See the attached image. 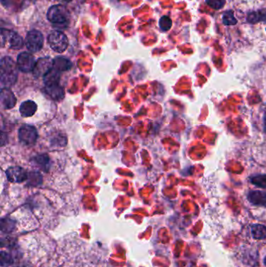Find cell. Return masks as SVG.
I'll use <instances>...</instances> for the list:
<instances>
[{
	"label": "cell",
	"mask_w": 266,
	"mask_h": 267,
	"mask_svg": "<svg viewBox=\"0 0 266 267\" xmlns=\"http://www.w3.org/2000/svg\"><path fill=\"white\" fill-rule=\"evenodd\" d=\"M37 104L31 100H27L22 102L20 106V113L23 118H30L35 114Z\"/></svg>",
	"instance_id": "cell-13"
},
{
	"label": "cell",
	"mask_w": 266,
	"mask_h": 267,
	"mask_svg": "<svg viewBox=\"0 0 266 267\" xmlns=\"http://www.w3.org/2000/svg\"><path fill=\"white\" fill-rule=\"evenodd\" d=\"M15 223L10 218H5L1 220V230L2 232L10 233L14 231Z\"/></svg>",
	"instance_id": "cell-20"
},
{
	"label": "cell",
	"mask_w": 266,
	"mask_h": 267,
	"mask_svg": "<svg viewBox=\"0 0 266 267\" xmlns=\"http://www.w3.org/2000/svg\"><path fill=\"white\" fill-rule=\"evenodd\" d=\"M10 2H11V0H1V3H2V6H5V7L10 6Z\"/></svg>",
	"instance_id": "cell-26"
},
{
	"label": "cell",
	"mask_w": 266,
	"mask_h": 267,
	"mask_svg": "<svg viewBox=\"0 0 266 267\" xmlns=\"http://www.w3.org/2000/svg\"><path fill=\"white\" fill-rule=\"evenodd\" d=\"M38 132L35 127L31 125H23L18 131V139L24 146H31L36 143Z\"/></svg>",
	"instance_id": "cell-4"
},
{
	"label": "cell",
	"mask_w": 266,
	"mask_h": 267,
	"mask_svg": "<svg viewBox=\"0 0 266 267\" xmlns=\"http://www.w3.org/2000/svg\"><path fill=\"white\" fill-rule=\"evenodd\" d=\"M264 131L266 133V114H265L264 117Z\"/></svg>",
	"instance_id": "cell-27"
},
{
	"label": "cell",
	"mask_w": 266,
	"mask_h": 267,
	"mask_svg": "<svg viewBox=\"0 0 266 267\" xmlns=\"http://www.w3.org/2000/svg\"><path fill=\"white\" fill-rule=\"evenodd\" d=\"M0 100L2 107L6 110L14 108L17 102V98L14 96V93L10 89H2Z\"/></svg>",
	"instance_id": "cell-10"
},
{
	"label": "cell",
	"mask_w": 266,
	"mask_h": 267,
	"mask_svg": "<svg viewBox=\"0 0 266 267\" xmlns=\"http://www.w3.org/2000/svg\"><path fill=\"white\" fill-rule=\"evenodd\" d=\"M250 181L255 186L266 189V174L254 175L250 177Z\"/></svg>",
	"instance_id": "cell-19"
},
{
	"label": "cell",
	"mask_w": 266,
	"mask_h": 267,
	"mask_svg": "<svg viewBox=\"0 0 266 267\" xmlns=\"http://www.w3.org/2000/svg\"><path fill=\"white\" fill-rule=\"evenodd\" d=\"M264 264H265V265H266V257L265 258V259H264Z\"/></svg>",
	"instance_id": "cell-28"
},
{
	"label": "cell",
	"mask_w": 266,
	"mask_h": 267,
	"mask_svg": "<svg viewBox=\"0 0 266 267\" xmlns=\"http://www.w3.org/2000/svg\"><path fill=\"white\" fill-rule=\"evenodd\" d=\"M222 22L225 25H235L238 24V20L231 11H226L222 16Z\"/></svg>",
	"instance_id": "cell-23"
},
{
	"label": "cell",
	"mask_w": 266,
	"mask_h": 267,
	"mask_svg": "<svg viewBox=\"0 0 266 267\" xmlns=\"http://www.w3.org/2000/svg\"><path fill=\"white\" fill-rule=\"evenodd\" d=\"M34 165L36 166L39 169L45 172H48L50 168V158L46 154L37 155L33 157L31 160Z\"/></svg>",
	"instance_id": "cell-14"
},
{
	"label": "cell",
	"mask_w": 266,
	"mask_h": 267,
	"mask_svg": "<svg viewBox=\"0 0 266 267\" xmlns=\"http://www.w3.org/2000/svg\"><path fill=\"white\" fill-rule=\"evenodd\" d=\"M248 23L257 24L261 22L266 21V9L256 10V11L249 13L247 17Z\"/></svg>",
	"instance_id": "cell-17"
},
{
	"label": "cell",
	"mask_w": 266,
	"mask_h": 267,
	"mask_svg": "<svg viewBox=\"0 0 266 267\" xmlns=\"http://www.w3.org/2000/svg\"><path fill=\"white\" fill-rule=\"evenodd\" d=\"M48 43L53 51L58 53L65 52L68 47V39L64 33L53 31L48 36Z\"/></svg>",
	"instance_id": "cell-3"
},
{
	"label": "cell",
	"mask_w": 266,
	"mask_h": 267,
	"mask_svg": "<svg viewBox=\"0 0 266 267\" xmlns=\"http://www.w3.org/2000/svg\"><path fill=\"white\" fill-rule=\"evenodd\" d=\"M27 181L31 186H37L42 182V175L37 172H31V173H28Z\"/></svg>",
	"instance_id": "cell-22"
},
{
	"label": "cell",
	"mask_w": 266,
	"mask_h": 267,
	"mask_svg": "<svg viewBox=\"0 0 266 267\" xmlns=\"http://www.w3.org/2000/svg\"><path fill=\"white\" fill-rule=\"evenodd\" d=\"M0 261H1V267H8L14 264V256L12 254L2 251L0 256Z\"/></svg>",
	"instance_id": "cell-21"
},
{
	"label": "cell",
	"mask_w": 266,
	"mask_h": 267,
	"mask_svg": "<svg viewBox=\"0 0 266 267\" xmlns=\"http://www.w3.org/2000/svg\"><path fill=\"white\" fill-rule=\"evenodd\" d=\"M71 67H72V64L67 58L56 57L55 60H53L52 68L58 72H60V73L67 72L68 70L71 69Z\"/></svg>",
	"instance_id": "cell-16"
},
{
	"label": "cell",
	"mask_w": 266,
	"mask_h": 267,
	"mask_svg": "<svg viewBox=\"0 0 266 267\" xmlns=\"http://www.w3.org/2000/svg\"><path fill=\"white\" fill-rule=\"evenodd\" d=\"M18 65L10 56H5L0 63V82L2 89H10L18 80Z\"/></svg>",
	"instance_id": "cell-1"
},
{
	"label": "cell",
	"mask_w": 266,
	"mask_h": 267,
	"mask_svg": "<svg viewBox=\"0 0 266 267\" xmlns=\"http://www.w3.org/2000/svg\"><path fill=\"white\" fill-rule=\"evenodd\" d=\"M65 2H71V1H72V0H64Z\"/></svg>",
	"instance_id": "cell-29"
},
{
	"label": "cell",
	"mask_w": 266,
	"mask_h": 267,
	"mask_svg": "<svg viewBox=\"0 0 266 267\" xmlns=\"http://www.w3.org/2000/svg\"><path fill=\"white\" fill-rule=\"evenodd\" d=\"M53 65V60L49 57L40 58L38 61H36L35 69L33 73L35 77H44L46 73L52 69Z\"/></svg>",
	"instance_id": "cell-9"
},
{
	"label": "cell",
	"mask_w": 266,
	"mask_h": 267,
	"mask_svg": "<svg viewBox=\"0 0 266 267\" xmlns=\"http://www.w3.org/2000/svg\"><path fill=\"white\" fill-rule=\"evenodd\" d=\"M1 41H2V47L4 46V43L8 41L10 48L13 49H20L24 46L23 39L21 35H18L15 31H9L6 29L2 28L1 30Z\"/></svg>",
	"instance_id": "cell-6"
},
{
	"label": "cell",
	"mask_w": 266,
	"mask_h": 267,
	"mask_svg": "<svg viewBox=\"0 0 266 267\" xmlns=\"http://www.w3.org/2000/svg\"><path fill=\"white\" fill-rule=\"evenodd\" d=\"M60 73H61L60 72H58L53 68L50 70L49 72L43 77L45 86L60 84Z\"/></svg>",
	"instance_id": "cell-15"
},
{
	"label": "cell",
	"mask_w": 266,
	"mask_h": 267,
	"mask_svg": "<svg viewBox=\"0 0 266 267\" xmlns=\"http://www.w3.org/2000/svg\"><path fill=\"white\" fill-rule=\"evenodd\" d=\"M172 27V20L167 17V16H163V18L159 20V27L162 31H167L169 30Z\"/></svg>",
	"instance_id": "cell-24"
},
{
	"label": "cell",
	"mask_w": 266,
	"mask_h": 267,
	"mask_svg": "<svg viewBox=\"0 0 266 267\" xmlns=\"http://www.w3.org/2000/svg\"><path fill=\"white\" fill-rule=\"evenodd\" d=\"M247 200L254 206L266 207V193L263 191H251L247 194Z\"/></svg>",
	"instance_id": "cell-11"
},
{
	"label": "cell",
	"mask_w": 266,
	"mask_h": 267,
	"mask_svg": "<svg viewBox=\"0 0 266 267\" xmlns=\"http://www.w3.org/2000/svg\"><path fill=\"white\" fill-rule=\"evenodd\" d=\"M205 2L214 10H220L226 4V0H205Z\"/></svg>",
	"instance_id": "cell-25"
},
{
	"label": "cell",
	"mask_w": 266,
	"mask_h": 267,
	"mask_svg": "<svg viewBox=\"0 0 266 267\" xmlns=\"http://www.w3.org/2000/svg\"><path fill=\"white\" fill-rule=\"evenodd\" d=\"M35 58L29 52H23L20 53L17 60V65L18 69L24 73H29L35 69Z\"/></svg>",
	"instance_id": "cell-7"
},
{
	"label": "cell",
	"mask_w": 266,
	"mask_h": 267,
	"mask_svg": "<svg viewBox=\"0 0 266 267\" xmlns=\"http://www.w3.org/2000/svg\"><path fill=\"white\" fill-rule=\"evenodd\" d=\"M45 92L50 98L56 101L61 100L65 95L63 88L60 86V84L45 86Z\"/></svg>",
	"instance_id": "cell-12"
},
{
	"label": "cell",
	"mask_w": 266,
	"mask_h": 267,
	"mask_svg": "<svg viewBox=\"0 0 266 267\" xmlns=\"http://www.w3.org/2000/svg\"><path fill=\"white\" fill-rule=\"evenodd\" d=\"M47 18L51 23L63 24L69 22V10L61 4L54 5L48 9Z\"/></svg>",
	"instance_id": "cell-2"
},
{
	"label": "cell",
	"mask_w": 266,
	"mask_h": 267,
	"mask_svg": "<svg viewBox=\"0 0 266 267\" xmlns=\"http://www.w3.org/2000/svg\"><path fill=\"white\" fill-rule=\"evenodd\" d=\"M43 43H44V39L40 31L32 30L27 33L25 44L30 52H37L40 51L43 47Z\"/></svg>",
	"instance_id": "cell-5"
},
{
	"label": "cell",
	"mask_w": 266,
	"mask_h": 267,
	"mask_svg": "<svg viewBox=\"0 0 266 267\" xmlns=\"http://www.w3.org/2000/svg\"><path fill=\"white\" fill-rule=\"evenodd\" d=\"M253 238L257 240L266 239V226L263 224H254L251 227Z\"/></svg>",
	"instance_id": "cell-18"
},
{
	"label": "cell",
	"mask_w": 266,
	"mask_h": 267,
	"mask_svg": "<svg viewBox=\"0 0 266 267\" xmlns=\"http://www.w3.org/2000/svg\"><path fill=\"white\" fill-rule=\"evenodd\" d=\"M6 177L8 181L12 183H22L27 181L28 173L22 168L20 167H11L6 171Z\"/></svg>",
	"instance_id": "cell-8"
}]
</instances>
